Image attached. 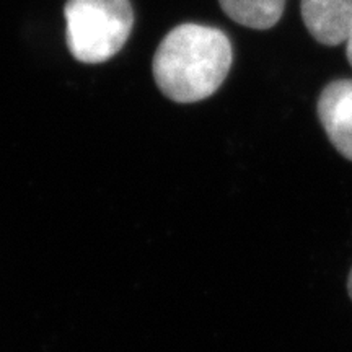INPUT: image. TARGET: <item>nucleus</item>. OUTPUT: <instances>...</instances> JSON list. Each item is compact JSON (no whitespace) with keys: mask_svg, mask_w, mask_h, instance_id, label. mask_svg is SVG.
I'll use <instances>...</instances> for the list:
<instances>
[{"mask_svg":"<svg viewBox=\"0 0 352 352\" xmlns=\"http://www.w3.org/2000/svg\"><path fill=\"white\" fill-rule=\"evenodd\" d=\"M230 39L217 28L197 23L175 26L153 56V78L175 103H196L222 87L230 72Z\"/></svg>","mask_w":352,"mask_h":352,"instance_id":"1","label":"nucleus"},{"mask_svg":"<svg viewBox=\"0 0 352 352\" xmlns=\"http://www.w3.org/2000/svg\"><path fill=\"white\" fill-rule=\"evenodd\" d=\"M65 41L78 63L103 64L122 50L134 15L129 0H67Z\"/></svg>","mask_w":352,"mask_h":352,"instance_id":"2","label":"nucleus"},{"mask_svg":"<svg viewBox=\"0 0 352 352\" xmlns=\"http://www.w3.org/2000/svg\"><path fill=\"white\" fill-rule=\"evenodd\" d=\"M316 111L334 148L352 162V80H334L324 87Z\"/></svg>","mask_w":352,"mask_h":352,"instance_id":"3","label":"nucleus"},{"mask_svg":"<svg viewBox=\"0 0 352 352\" xmlns=\"http://www.w3.org/2000/svg\"><path fill=\"white\" fill-rule=\"evenodd\" d=\"M302 19L314 39L338 46L352 33V0H302Z\"/></svg>","mask_w":352,"mask_h":352,"instance_id":"4","label":"nucleus"},{"mask_svg":"<svg viewBox=\"0 0 352 352\" xmlns=\"http://www.w3.org/2000/svg\"><path fill=\"white\" fill-rule=\"evenodd\" d=\"M228 19L253 30H270L284 13L285 0H219Z\"/></svg>","mask_w":352,"mask_h":352,"instance_id":"5","label":"nucleus"},{"mask_svg":"<svg viewBox=\"0 0 352 352\" xmlns=\"http://www.w3.org/2000/svg\"><path fill=\"white\" fill-rule=\"evenodd\" d=\"M347 60H349V64L352 65V33L349 34V38H347Z\"/></svg>","mask_w":352,"mask_h":352,"instance_id":"6","label":"nucleus"},{"mask_svg":"<svg viewBox=\"0 0 352 352\" xmlns=\"http://www.w3.org/2000/svg\"><path fill=\"white\" fill-rule=\"evenodd\" d=\"M347 290H349V296H351V298H352V270H351L349 279H347Z\"/></svg>","mask_w":352,"mask_h":352,"instance_id":"7","label":"nucleus"}]
</instances>
